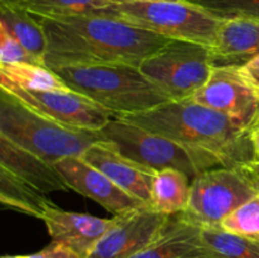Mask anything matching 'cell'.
Returning <instances> with one entry per match:
<instances>
[{"label": "cell", "mask_w": 259, "mask_h": 258, "mask_svg": "<svg viewBox=\"0 0 259 258\" xmlns=\"http://www.w3.org/2000/svg\"><path fill=\"white\" fill-rule=\"evenodd\" d=\"M0 166L43 194L67 191L68 186L55 164L0 136Z\"/></svg>", "instance_id": "17"}, {"label": "cell", "mask_w": 259, "mask_h": 258, "mask_svg": "<svg viewBox=\"0 0 259 258\" xmlns=\"http://www.w3.org/2000/svg\"><path fill=\"white\" fill-rule=\"evenodd\" d=\"M0 201L3 205L23 214L40 219L46 207L53 204L46 194L0 166Z\"/></svg>", "instance_id": "21"}, {"label": "cell", "mask_w": 259, "mask_h": 258, "mask_svg": "<svg viewBox=\"0 0 259 258\" xmlns=\"http://www.w3.org/2000/svg\"><path fill=\"white\" fill-rule=\"evenodd\" d=\"M100 139L115 144L124 156L156 171L175 168L192 180L207 169L225 167L212 153L154 133L137 124L113 116L99 131Z\"/></svg>", "instance_id": "5"}, {"label": "cell", "mask_w": 259, "mask_h": 258, "mask_svg": "<svg viewBox=\"0 0 259 258\" xmlns=\"http://www.w3.org/2000/svg\"><path fill=\"white\" fill-rule=\"evenodd\" d=\"M2 3H9V4H18V3H20L22 0H0Z\"/></svg>", "instance_id": "32"}, {"label": "cell", "mask_w": 259, "mask_h": 258, "mask_svg": "<svg viewBox=\"0 0 259 258\" xmlns=\"http://www.w3.org/2000/svg\"><path fill=\"white\" fill-rule=\"evenodd\" d=\"M131 258H215L202 237V228L184 217L174 215L154 242Z\"/></svg>", "instance_id": "15"}, {"label": "cell", "mask_w": 259, "mask_h": 258, "mask_svg": "<svg viewBox=\"0 0 259 258\" xmlns=\"http://www.w3.org/2000/svg\"><path fill=\"white\" fill-rule=\"evenodd\" d=\"M191 99L225 114L247 131L259 123V95L242 77L238 66L212 67L209 80Z\"/></svg>", "instance_id": "9"}, {"label": "cell", "mask_w": 259, "mask_h": 258, "mask_svg": "<svg viewBox=\"0 0 259 258\" xmlns=\"http://www.w3.org/2000/svg\"><path fill=\"white\" fill-rule=\"evenodd\" d=\"M116 0H22L17 5L38 17L63 18L77 15H106Z\"/></svg>", "instance_id": "22"}, {"label": "cell", "mask_w": 259, "mask_h": 258, "mask_svg": "<svg viewBox=\"0 0 259 258\" xmlns=\"http://www.w3.org/2000/svg\"><path fill=\"white\" fill-rule=\"evenodd\" d=\"M258 124H259V123H258Z\"/></svg>", "instance_id": "34"}, {"label": "cell", "mask_w": 259, "mask_h": 258, "mask_svg": "<svg viewBox=\"0 0 259 258\" xmlns=\"http://www.w3.org/2000/svg\"><path fill=\"white\" fill-rule=\"evenodd\" d=\"M212 67L210 46L180 39H169L139 66L171 100L191 99L209 80Z\"/></svg>", "instance_id": "8"}, {"label": "cell", "mask_w": 259, "mask_h": 258, "mask_svg": "<svg viewBox=\"0 0 259 258\" xmlns=\"http://www.w3.org/2000/svg\"><path fill=\"white\" fill-rule=\"evenodd\" d=\"M191 179L175 168L157 171L152 184L151 207L167 217L186 211L189 206Z\"/></svg>", "instance_id": "19"}, {"label": "cell", "mask_w": 259, "mask_h": 258, "mask_svg": "<svg viewBox=\"0 0 259 258\" xmlns=\"http://www.w3.org/2000/svg\"><path fill=\"white\" fill-rule=\"evenodd\" d=\"M0 63H37L43 65L24 46L0 25Z\"/></svg>", "instance_id": "26"}, {"label": "cell", "mask_w": 259, "mask_h": 258, "mask_svg": "<svg viewBox=\"0 0 259 258\" xmlns=\"http://www.w3.org/2000/svg\"><path fill=\"white\" fill-rule=\"evenodd\" d=\"M2 258H33L32 254H27V255H4Z\"/></svg>", "instance_id": "31"}, {"label": "cell", "mask_w": 259, "mask_h": 258, "mask_svg": "<svg viewBox=\"0 0 259 258\" xmlns=\"http://www.w3.org/2000/svg\"><path fill=\"white\" fill-rule=\"evenodd\" d=\"M132 25L166 37L211 46L222 20L189 0H119L106 12Z\"/></svg>", "instance_id": "6"}, {"label": "cell", "mask_w": 259, "mask_h": 258, "mask_svg": "<svg viewBox=\"0 0 259 258\" xmlns=\"http://www.w3.org/2000/svg\"><path fill=\"white\" fill-rule=\"evenodd\" d=\"M19 100L52 120L75 129L99 132L114 116L95 101L76 91L25 90L17 86H0Z\"/></svg>", "instance_id": "10"}, {"label": "cell", "mask_w": 259, "mask_h": 258, "mask_svg": "<svg viewBox=\"0 0 259 258\" xmlns=\"http://www.w3.org/2000/svg\"><path fill=\"white\" fill-rule=\"evenodd\" d=\"M250 141L253 146V161L259 162V124L250 131Z\"/></svg>", "instance_id": "29"}, {"label": "cell", "mask_w": 259, "mask_h": 258, "mask_svg": "<svg viewBox=\"0 0 259 258\" xmlns=\"http://www.w3.org/2000/svg\"><path fill=\"white\" fill-rule=\"evenodd\" d=\"M68 189L90 197L114 215L148 206L119 187L108 176L83 161L81 157H67L55 163Z\"/></svg>", "instance_id": "12"}, {"label": "cell", "mask_w": 259, "mask_h": 258, "mask_svg": "<svg viewBox=\"0 0 259 258\" xmlns=\"http://www.w3.org/2000/svg\"><path fill=\"white\" fill-rule=\"evenodd\" d=\"M119 2V0H116ZM129 2H156V0H129ZM176 2H180V0H176Z\"/></svg>", "instance_id": "33"}, {"label": "cell", "mask_w": 259, "mask_h": 258, "mask_svg": "<svg viewBox=\"0 0 259 258\" xmlns=\"http://www.w3.org/2000/svg\"><path fill=\"white\" fill-rule=\"evenodd\" d=\"M202 237L215 258H259V239L232 234L220 227H202Z\"/></svg>", "instance_id": "23"}, {"label": "cell", "mask_w": 259, "mask_h": 258, "mask_svg": "<svg viewBox=\"0 0 259 258\" xmlns=\"http://www.w3.org/2000/svg\"><path fill=\"white\" fill-rule=\"evenodd\" d=\"M242 77L252 86L253 90L259 95V55L253 57L243 66L238 67Z\"/></svg>", "instance_id": "28"}, {"label": "cell", "mask_w": 259, "mask_h": 258, "mask_svg": "<svg viewBox=\"0 0 259 258\" xmlns=\"http://www.w3.org/2000/svg\"><path fill=\"white\" fill-rule=\"evenodd\" d=\"M53 71L71 90L91 99L114 116L143 113L171 100L138 66H68Z\"/></svg>", "instance_id": "3"}, {"label": "cell", "mask_w": 259, "mask_h": 258, "mask_svg": "<svg viewBox=\"0 0 259 258\" xmlns=\"http://www.w3.org/2000/svg\"><path fill=\"white\" fill-rule=\"evenodd\" d=\"M40 220L46 224L52 242L61 243L81 258H88L99 240L114 224L110 219L81 212L67 211L51 204L43 211Z\"/></svg>", "instance_id": "14"}, {"label": "cell", "mask_w": 259, "mask_h": 258, "mask_svg": "<svg viewBox=\"0 0 259 258\" xmlns=\"http://www.w3.org/2000/svg\"><path fill=\"white\" fill-rule=\"evenodd\" d=\"M220 228L232 234L259 239V194L230 212Z\"/></svg>", "instance_id": "24"}, {"label": "cell", "mask_w": 259, "mask_h": 258, "mask_svg": "<svg viewBox=\"0 0 259 258\" xmlns=\"http://www.w3.org/2000/svg\"><path fill=\"white\" fill-rule=\"evenodd\" d=\"M0 136L53 164L82 157L100 139L99 132L71 128L38 113L4 88H0Z\"/></svg>", "instance_id": "4"}, {"label": "cell", "mask_w": 259, "mask_h": 258, "mask_svg": "<svg viewBox=\"0 0 259 258\" xmlns=\"http://www.w3.org/2000/svg\"><path fill=\"white\" fill-rule=\"evenodd\" d=\"M245 167L249 169L250 174H252L253 176H254L255 179H257L259 181V162L258 161H252V162H249V163L245 164Z\"/></svg>", "instance_id": "30"}, {"label": "cell", "mask_w": 259, "mask_h": 258, "mask_svg": "<svg viewBox=\"0 0 259 258\" xmlns=\"http://www.w3.org/2000/svg\"><path fill=\"white\" fill-rule=\"evenodd\" d=\"M32 255L33 258H81L72 249L56 242H51V244Z\"/></svg>", "instance_id": "27"}, {"label": "cell", "mask_w": 259, "mask_h": 258, "mask_svg": "<svg viewBox=\"0 0 259 258\" xmlns=\"http://www.w3.org/2000/svg\"><path fill=\"white\" fill-rule=\"evenodd\" d=\"M0 86L25 90H71L53 70L37 63H0Z\"/></svg>", "instance_id": "20"}, {"label": "cell", "mask_w": 259, "mask_h": 258, "mask_svg": "<svg viewBox=\"0 0 259 258\" xmlns=\"http://www.w3.org/2000/svg\"><path fill=\"white\" fill-rule=\"evenodd\" d=\"M81 158L98 168L119 187L151 206L152 184L157 171L124 156L115 144L99 139Z\"/></svg>", "instance_id": "13"}, {"label": "cell", "mask_w": 259, "mask_h": 258, "mask_svg": "<svg viewBox=\"0 0 259 258\" xmlns=\"http://www.w3.org/2000/svg\"><path fill=\"white\" fill-rule=\"evenodd\" d=\"M211 62L217 66H243L259 55V20L248 18L223 19L214 43Z\"/></svg>", "instance_id": "16"}, {"label": "cell", "mask_w": 259, "mask_h": 258, "mask_svg": "<svg viewBox=\"0 0 259 258\" xmlns=\"http://www.w3.org/2000/svg\"><path fill=\"white\" fill-rule=\"evenodd\" d=\"M0 25L45 65L47 38L39 19L17 4L0 2Z\"/></svg>", "instance_id": "18"}, {"label": "cell", "mask_w": 259, "mask_h": 258, "mask_svg": "<svg viewBox=\"0 0 259 258\" xmlns=\"http://www.w3.org/2000/svg\"><path fill=\"white\" fill-rule=\"evenodd\" d=\"M118 118L210 152L225 167L244 166L253 161L250 131L192 99L169 100L151 110Z\"/></svg>", "instance_id": "2"}, {"label": "cell", "mask_w": 259, "mask_h": 258, "mask_svg": "<svg viewBox=\"0 0 259 258\" xmlns=\"http://www.w3.org/2000/svg\"><path fill=\"white\" fill-rule=\"evenodd\" d=\"M259 194V181L244 166L217 167L191 181L189 206L181 212L200 227H220L223 220Z\"/></svg>", "instance_id": "7"}, {"label": "cell", "mask_w": 259, "mask_h": 258, "mask_svg": "<svg viewBox=\"0 0 259 258\" xmlns=\"http://www.w3.org/2000/svg\"><path fill=\"white\" fill-rule=\"evenodd\" d=\"M220 19L248 18L259 20V0H189Z\"/></svg>", "instance_id": "25"}, {"label": "cell", "mask_w": 259, "mask_h": 258, "mask_svg": "<svg viewBox=\"0 0 259 258\" xmlns=\"http://www.w3.org/2000/svg\"><path fill=\"white\" fill-rule=\"evenodd\" d=\"M171 218L151 206L114 215V224L88 258H131L154 242Z\"/></svg>", "instance_id": "11"}, {"label": "cell", "mask_w": 259, "mask_h": 258, "mask_svg": "<svg viewBox=\"0 0 259 258\" xmlns=\"http://www.w3.org/2000/svg\"><path fill=\"white\" fill-rule=\"evenodd\" d=\"M35 17L47 38L45 66L51 70L113 63L139 67L169 40L109 15Z\"/></svg>", "instance_id": "1"}]
</instances>
